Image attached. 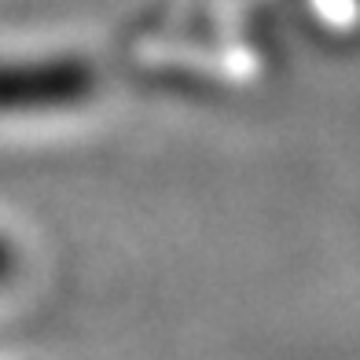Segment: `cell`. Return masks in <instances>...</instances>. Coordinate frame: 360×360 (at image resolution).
I'll use <instances>...</instances> for the list:
<instances>
[{"mask_svg": "<svg viewBox=\"0 0 360 360\" xmlns=\"http://www.w3.org/2000/svg\"><path fill=\"white\" fill-rule=\"evenodd\" d=\"M92 89V74L77 59H48V63H19L0 67V110L26 107H56L77 100Z\"/></svg>", "mask_w": 360, "mask_h": 360, "instance_id": "1", "label": "cell"}, {"mask_svg": "<svg viewBox=\"0 0 360 360\" xmlns=\"http://www.w3.org/2000/svg\"><path fill=\"white\" fill-rule=\"evenodd\" d=\"M11 272H15V254L8 250V243L0 239V283H4V280H8Z\"/></svg>", "mask_w": 360, "mask_h": 360, "instance_id": "2", "label": "cell"}]
</instances>
